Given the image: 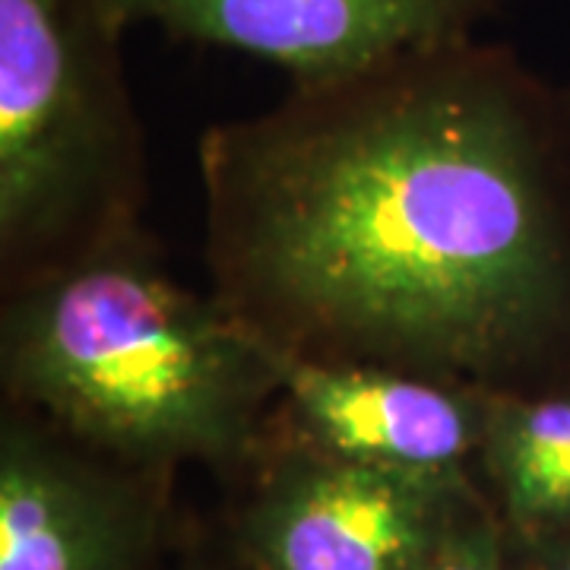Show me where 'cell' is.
I'll use <instances>...</instances> for the list:
<instances>
[{"mask_svg": "<svg viewBox=\"0 0 570 570\" xmlns=\"http://www.w3.org/2000/svg\"><path fill=\"white\" fill-rule=\"evenodd\" d=\"M213 295L273 355L485 393L570 381V89L441 41L197 146Z\"/></svg>", "mask_w": 570, "mask_h": 570, "instance_id": "1", "label": "cell"}, {"mask_svg": "<svg viewBox=\"0 0 570 570\" xmlns=\"http://www.w3.org/2000/svg\"><path fill=\"white\" fill-rule=\"evenodd\" d=\"M0 387L89 448L168 469L247 460L283 381L264 340L178 283L142 232L3 292Z\"/></svg>", "mask_w": 570, "mask_h": 570, "instance_id": "2", "label": "cell"}, {"mask_svg": "<svg viewBox=\"0 0 570 570\" xmlns=\"http://www.w3.org/2000/svg\"><path fill=\"white\" fill-rule=\"evenodd\" d=\"M111 0H0V288L142 235L146 149Z\"/></svg>", "mask_w": 570, "mask_h": 570, "instance_id": "3", "label": "cell"}, {"mask_svg": "<svg viewBox=\"0 0 570 570\" xmlns=\"http://www.w3.org/2000/svg\"><path fill=\"white\" fill-rule=\"evenodd\" d=\"M254 453L261 479L235 530L250 570H419L491 513L472 479L367 466L273 425Z\"/></svg>", "mask_w": 570, "mask_h": 570, "instance_id": "4", "label": "cell"}, {"mask_svg": "<svg viewBox=\"0 0 570 570\" xmlns=\"http://www.w3.org/2000/svg\"><path fill=\"white\" fill-rule=\"evenodd\" d=\"M165 469L89 448L29 409L0 415V570H140Z\"/></svg>", "mask_w": 570, "mask_h": 570, "instance_id": "5", "label": "cell"}, {"mask_svg": "<svg viewBox=\"0 0 570 570\" xmlns=\"http://www.w3.org/2000/svg\"><path fill=\"white\" fill-rule=\"evenodd\" d=\"M124 26L228 48L283 70L292 86L326 82L441 41L475 36L504 0H111Z\"/></svg>", "mask_w": 570, "mask_h": 570, "instance_id": "6", "label": "cell"}, {"mask_svg": "<svg viewBox=\"0 0 570 570\" xmlns=\"http://www.w3.org/2000/svg\"><path fill=\"white\" fill-rule=\"evenodd\" d=\"M279 400L266 425L367 466L472 479L491 393L384 365L276 355Z\"/></svg>", "mask_w": 570, "mask_h": 570, "instance_id": "7", "label": "cell"}, {"mask_svg": "<svg viewBox=\"0 0 570 570\" xmlns=\"http://www.w3.org/2000/svg\"><path fill=\"white\" fill-rule=\"evenodd\" d=\"M475 472L517 546L570 532V381L491 393Z\"/></svg>", "mask_w": 570, "mask_h": 570, "instance_id": "8", "label": "cell"}, {"mask_svg": "<svg viewBox=\"0 0 570 570\" xmlns=\"http://www.w3.org/2000/svg\"><path fill=\"white\" fill-rule=\"evenodd\" d=\"M419 570H532L523 551L510 539L501 520L491 513L475 517L453 532Z\"/></svg>", "mask_w": 570, "mask_h": 570, "instance_id": "9", "label": "cell"}, {"mask_svg": "<svg viewBox=\"0 0 570 570\" xmlns=\"http://www.w3.org/2000/svg\"><path fill=\"white\" fill-rule=\"evenodd\" d=\"M517 549L523 551L532 570H570V532L546 539V542L517 546Z\"/></svg>", "mask_w": 570, "mask_h": 570, "instance_id": "10", "label": "cell"}]
</instances>
